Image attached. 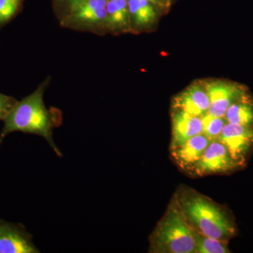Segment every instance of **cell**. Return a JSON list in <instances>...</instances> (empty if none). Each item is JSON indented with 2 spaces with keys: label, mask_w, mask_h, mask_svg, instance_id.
<instances>
[{
  "label": "cell",
  "mask_w": 253,
  "mask_h": 253,
  "mask_svg": "<svg viewBox=\"0 0 253 253\" xmlns=\"http://www.w3.org/2000/svg\"><path fill=\"white\" fill-rule=\"evenodd\" d=\"M211 141L203 133L198 134L180 146L171 149V156L178 167L189 172L199 162Z\"/></svg>",
  "instance_id": "10"
},
{
  "label": "cell",
  "mask_w": 253,
  "mask_h": 253,
  "mask_svg": "<svg viewBox=\"0 0 253 253\" xmlns=\"http://www.w3.org/2000/svg\"><path fill=\"white\" fill-rule=\"evenodd\" d=\"M21 0H0V25L13 17L18 9Z\"/></svg>",
  "instance_id": "17"
},
{
  "label": "cell",
  "mask_w": 253,
  "mask_h": 253,
  "mask_svg": "<svg viewBox=\"0 0 253 253\" xmlns=\"http://www.w3.org/2000/svg\"><path fill=\"white\" fill-rule=\"evenodd\" d=\"M18 101L13 96L0 93V121H4L14 109Z\"/></svg>",
  "instance_id": "18"
},
{
  "label": "cell",
  "mask_w": 253,
  "mask_h": 253,
  "mask_svg": "<svg viewBox=\"0 0 253 253\" xmlns=\"http://www.w3.org/2000/svg\"><path fill=\"white\" fill-rule=\"evenodd\" d=\"M46 83L47 82L43 83L34 92L18 101L3 121L4 126L0 133V144L8 134L14 131L37 134L46 139L58 156H62V153L53 139L56 119L53 113L46 109L43 99Z\"/></svg>",
  "instance_id": "2"
},
{
  "label": "cell",
  "mask_w": 253,
  "mask_h": 253,
  "mask_svg": "<svg viewBox=\"0 0 253 253\" xmlns=\"http://www.w3.org/2000/svg\"><path fill=\"white\" fill-rule=\"evenodd\" d=\"M30 234L21 224L0 219V253H38Z\"/></svg>",
  "instance_id": "8"
},
{
  "label": "cell",
  "mask_w": 253,
  "mask_h": 253,
  "mask_svg": "<svg viewBox=\"0 0 253 253\" xmlns=\"http://www.w3.org/2000/svg\"><path fill=\"white\" fill-rule=\"evenodd\" d=\"M226 123L253 127V103L246 94L233 103L226 111Z\"/></svg>",
  "instance_id": "14"
},
{
  "label": "cell",
  "mask_w": 253,
  "mask_h": 253,
  "mask_svg": "<svg viewBox=\"0 0 253 253\" xmlns=\"http://www.w3.org/2000/svg\"><path fill=\"white\" fill-rule=\"evenodd\" d=\"M149 253H195L192 229L181 213L174 196L167 211L149 237Z\"/></svg>",
  "instance_id": "3"
},
{
  "label": "cell",
  "mask_w": 253,
  "mask_h": 253,
  "mask_svg": "<svg viewBox=\"0 0 253 253\" xmlns=\"http://www.w3.org/2000/svg\"><path fill=\"white\" fill-rule=\"evenodd\" d=\"M217 140L226 146L234 161L242 166L253 147V127L226 123Z\"/></svg>",
  "instance_id": "6"
},
{
  "label": "cell",
  "mask_w": 253,
  "mask_h": 253,
  "mask_svg": "<svg viewBox=\"0 0 253 253\" xmlns=\"http://www.w3.org/2000/svg\"><path fill=\"white\" fill-rule=\"evenodd\" d=\"M148 1L156 5L160 9L162 10L163 12L168 11L170 7V6L168 4L166 0H148Z\"/></svg>",
  "instance_id": "19"
},
{
  "label": "cell",
  "mask_w": 253,
  "mask_h": 253,
  "mask_svg": "<svg viewBox=\"0 0 253 253\" xmlns=\"http://www.w3.org/2000/svg\"><path fill=\"white\" fill-rule=\"evenodd\" d=\"M105 27L111 31L125 32L131 28L127 0H108Z\"/></svg>",
  "instance_id": "13"
},
{
  "label": "cell",
  "mask_w": 253,
  "mask_h": 253,
  "mask_svg": "<svg viewBox=\"0 0 253 253\" xmlns=\"http://www.w3.org/2000/svg\"><path fill=\"white\" fill-rule=\"evenodd\" d=\"M172 106L193 116H204L210 109L209 96L204 84L199 82L190 84L173 98Z\"/></svg>",
  "instance_id": "9"
},
{
  "label": "cell",
  "mask_w": 253,
  "mask_h": 253,
  "mask_svg": "<svg viewBox=\"0 0 253 253\" xmlns=\"http://www.w3.org/2000/svg\"><path fill=\"white\" fill-rule=\"evenodd\" d=\"M172 110L170 149L180 146L193 136L203 133V123L201 117L193 116L183 110L173 108Z\"/></svg>",
  "instance_id": "11"
},
{
  "label": "cell",
  "mask_w": 253,
  "mask_h": 253,
  "mask_svg": "<svg viewBox=\"0 0 253 253\" xmlns=\"http://www.w3.org/2000/svg\"><path fill=\"white\" fill-rule=\"evenodd\" d=\"M203 84L209 96L208 113L217 117L224 118L229 106L246 94L242 86L231 82L213 80L205 81Z\"/></svg>",
  "instance_id": "5"
},
{
  "label": "cell",
  "mask_w": 253,
  "mask_h": 253,
  "mask_svg": "<svg viewBox=\"0 0 253 253\" xmlns=\"http://www.w3.org/2000/svg\"><path fill=\"white\" fill-rule=\"evenodd\" d=\"M174 198L193 230L226 242L235 236L234 221L225 209L212 199L184 185L176 189Z\"/></svg>",
  "instance_id": "1"
},
{
  "label": "cell",
  "mask_w": 253,
  "mask_h": 253,
  "mask_svg": "<svg viewBox=\"0 0 253 253\" xmlns=\"http://www.w3.org/2000/svg\"><path fill=\"white\" fill-rule=\"evenodd\" d=\"M196 252L195 253H229L228 242L208 237L193 230Z\"/></svg>",
  "instance_id": "15"
},
{
  "label": "cell",
  "mask_w": 253,
  "mask_h": 253,
  "mask_svg": "<svg viewBox=\"0 0 253 253\" xmlns=\"http://www.w3.org/2000/svg\"><path fill=\"white\" fill-rule=\"evenodd\" d=\"M166 1L168 3V4L169 5V6H172V4L173 3H174V1H175V0H166Z\"/></svg>",
  "instance_id": "21"
},
{
  "label": "cell",
  "mask_w": 253,
  "mask_h": 253,
  "mask_svg": "<svg viewBox=\"0 0 253 253\" xmlns=\"http://www.w3.org/2000/svg\"><path fill=\"white\" fill-rule=\"evenodd\" d=\"M63 1H69V2L71 3V6H73V5L76 4V3H78V1H81V0H63Z\"/></svg>",
  "instance_id": "20"
},
{
  "label": "cell",
  "mask_w": 253,
  "mask_h": 253,
  "mask_svg": "<svg viewBox=\"0 0 253 253\" xmlns=\"http://www.w3.org/2000/svg\"><path fill=\"white\" fill-rule=\"evenodd\" d=\"M239 167L222 143L212 141L199 162L189 172L191 175L204 176L231 172Z\"/></svg>",
  "instance_id": "4"
},
{
  "label": "cell",
  "mask_w": 253,
  "mask_h": 253,
  "mask_svg": "<svg viewBox=\"0 0 253 253\" xmlns=\"http://www.w3.org/2000/svg\"><path fill=\"white\" fill-rule=\"evenodd\" d=\"M201 121L203 123V134L211 141L217 140L226 123L224 118L217 117L208 113L201 117Z\"/></svg>",
  "instance_id": "16"
},
{
  "label": "cell",
  "mask_w": 253,
  "mask_h": 253,
  "mask_svg": "<svg viewBox=\"0 0 253 253\" xmlns=\"http://www.w3.org/2000/svg\"><path fill=\"white\" fill-rule=\"evenodd\" d=\"M131 26L146 29L158 21L162 10L148 0H127Z\"/></svg>",
  "instance_id": "12"
},
{
  "label": "cell",
  "mask_w": 253,
  "mask_h": 253,
  "mask_svg": "<svg viewBox=\"0 0 253 253\" xmlns=\"http://www.w3.org/2000/svg\"><path fill=\"white\" fill-rule=\"evenodd\" d=\"M108 0H81L71 6V11L64 20L67 26H104L107 15Z\"/></svg>",
  "instance_id": "7"
}]
</instances>
